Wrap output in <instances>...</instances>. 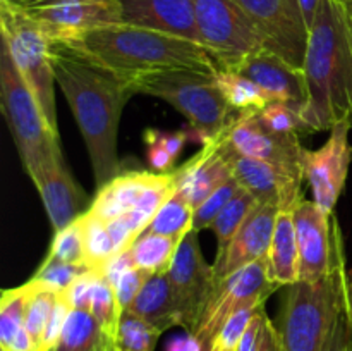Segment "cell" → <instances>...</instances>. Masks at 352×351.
Here are the masks:
<instances>
[{
    "mask_svg": "<svg viewBox=\"0 0 352 351\" xmlns=\"http://www.w3.org/2000/svg\"><path fill=\"white\" fill-rule=\"evenodd\" d=\"M50 57L55 81L74 114L88 148L95 184L102 188L122 172L117 134L124 107L136 95L133 81L65 45L52 43Z\"/></svg>",
    "mask_w": 352,
    "mask_h": 351,
    "instance_id": "1",
    "label": "cell"
},
{
    "mask_svg": "<svg viewBox=\"0 0 352 351\" xmlns=\"http://www.w3.org/2000/svg\"><path fill=\"white\" fill-rule=\"evenodd\" d=\"M306 131H330L352 120V31L346 6L322 0L309 28L305 65Z\"/></svg>",
    "mask_w": 352,
    "mask_h": 351,
    "instance_id": "2",
    "label": "cell"
},
{
    "mask_svg": "<svg viewBox=\"0 0 352 351\" xmlns=\"http://www.w3.org/2000/svg\"><path fill=\"white\" fill-rule=\"evenodd\" d=\"M60 45V43H58ZM126 79L165 69L217 72L219 65L203 45L144 28L113 24L89 31L76 43L65 45Z\"/></svg>",
    "mask_w": 352,
    "mask_h": 351,
    "instance_id": "3",
    "label": "cell"
},
{
    "mask_svg": "<svg viewBox=\"0 0 352 351\" xmlns=\"http://www.w3.org/2000/svg\"><path fill=\"white\" fill-rule=\"evenodd\" d=\"M346 260L318 281L289 286L277 330L280 351H325L337 322L347 310Z\"/></svg>",
    "mask_w": 352,
    "mask_h": 351,
    "instance_id": "4",
    "label": "cell"
},
{
    "mask_svg": "<svg viewBox=\"0 0 352 351\" xmlns=\"http://www.w3.org/2000/svg\"><path fill=\"white\" fill-rule=\"evenodd\" d=\"M134 93L157 96L188 119L189 138L206 145L236 117L215 83V72L165 69L133 79Z\"/></svg>",
    "mask_w": 352,
    "mask_h": 351,
    "instance_id": "5",
    "label": "cell"
},
{
    "mask_svg": "<svg viewBox=\"0 0 352 351\" xmlns=\"http://www.w3.org/2000/svg\"><path fill=\"white\" fill-rule=\"evenodd\" d=\"M0 105L30 178L47 165L64 160L58 134L48 124L6 45L0 48Z\"/></svg>",
    "mask_w": 352,
    "mask_h": 351,
    "instance_id": "6",
    "label": "cell"
},
{
    "mask_svg": "<svg viewBox=\"0 0 352 351\" xmlns=\"http://www.w3.org/2000/svg\"><path fill=\"white\" fill-rule=\"evenodd\" d=\"M0 33L2 45H6L14 64L33 92L50 127L58 134L54 88L57 81L50 57V38L26 9L10 0H0Z\"/></svg>",
    "mask_w": 352,
    "mask_h": 351,
    "instance_id": "7",
    "label": "cell"
},
{
    "mask_svg": "<svg viewBox=\"0 0 352 351\" xmlns=\"http://www.w3.org/2000/svg\"><path fill=\"white\" fill-rule=\"evenodd\" d=\"M201 43L220 69L236 71L250 55L263 48L236 0H189Z\"/></svg>",
    "mask_w": 352,
    "mask_h": 351,
    "instance_id": "8",
    "label": "cell"
},
{
    "mask_svg": "<svg viewBox=\"0 0 352 351\" xmlns=\"http://www.w3.org/2000/svg\"><path fill=\"white\" fill-rule=\"evenodd\" d=\"M278 289L267 275V262H254L223 281L215 282L203 312L192 329V336L203 350L220 332L227 320L244 306L265 305L267 298Z\"/></svg>",
    "mask_w": 352,
    "mask_h": 351,
    "instance_id": "9",
    "label": "cell"
},
{
    "mask_svg": "<svg viewBox=\"0 0 352 351\" xmlns=\"http://www.w3.org/2000/svg\"><path fill=\"white\" fill-rule=\"evenodd\" d=\"M253 24L265 50L302 71L309 28L299 0H236Z\"/></svg>",
    "mask_w": 352,
    "mask_h": 351,
    "instance_id": "10",
    "label": "cell"
},
{
    "mask_svg": "<svg viewBox=\"0 0 352 351\" xmlns=\"http://www.w3.org/2000/svg\"><path fill=\"white\" fill-rule=\"evenodd\" d=\"M222 136L237 153L267 162L294 178L305 179L302 158L306 148L299 141V133L272 131L260 119V112H237L222 131Z\"/></svg>",
    "mask_w": 352,
    "mask_h": 351,
    "instance_id": "11",
    "label": "cell"
},
{
    "mask_svg": "<svg viewBox=\"0 0 352 351\" xmlns=\"http://www.w3.org/2000/svg\"><path fill=\"white\" fill-rule=\"evenodd\" d=\"M299 248V281H318L346 260L342 233L333 213L302 198L294 212Z\"/></svg>",
    "mask_w": 352,
    "mask_h": 351,
    "instance_id": "12",
    "label": "cell"
},
{
    "mask_svg": "<svg viewBox=\"0 0 352 351\" xmlns=\"http://www.w3.org/2000/svg\"><path fill=\"white\" fill-rule=\"evenodd\" d=\"M167 277L170 281L181 327H184L186 332H192L215 286L213 265H208L203 258L198 233L191 231L181 241L167 270Z\"/></svg>",
    "mask_w": 352,
    "mask_h": 351,
    "instance_id": "13",
    "label": "cell"
},
{
    "mask_svg": "<svg viewBox=\"0 0 352 351\" xmlns=\"http://www.w3.org/2000/svg\"><path fill=\"white\" fill-rule=\"evenodd\" d=\"M351 127L352 120L337 124L330 129L329 140L322 148L305 150V179L311 188L313 202L325 213H333L346 186L352 162Z\"/></svg>",
    "mask_w": 352,
    "mask_h": 351,
    "instance_id": "14",
    "label": "cell"
},
{
    "mask_svg": "<svg viewBox=\"0 0 352 351\" xmlns=\"http://www.w3.org/2000/svg\"><path fill=\"white\" fill-rule=\"evenodd\" d=\"M26 10L43 28L52 43L60 45L76 43L89 31L122 24L117 0H67Z\"/></svg>",
    "mask_w": 352,
    "mask_h": 351,
    "instance_id": "15",
    "label": "cell"
},
{
    "mask_svg": "<svg viewBox=\"0 0 352 351\" xmlns=\"http://www.w3.org/2000/svg\"><path fill=\"white\" fill-rule=\"evenodd\" d=\"M278 213L280 210L268 203H260L253 210L229 244L217 251L213 264L215 282L223 281L254 262L267 260Z\"/></svg>",
    "mask_w": 352,
    "mask_h": 351,
    "instance_id": "16",
    "label": "cell"
},
{
    "mask_svg": "<svg viewBox=\"0 0 352 351\" xmlns=\"http://www.w3.org/2000/svg\"><path fill=\"white\" fill-rule=\"evenodd\" d=\"M227 151H229L232 176L237 179L241 188L250 191L258 200V203L275 205L280 212H294L302 200V179L294 178L267 162L244 157L234 151L229 145Z\"/></svg>",
    "mask_w": 352,
    "mask_h": 351,
    "instance_id": "17",
    "label": "cell"
},
{
    "mask_svg": "<svg viewBox=\"0 0 352 351\" xmlns=\"http://www.w3.org/2000/svg\"><path fill=\"white\" fill-rule=\"evenodd\" d=\"M175 191L192 206L198 209L219 186L232 178L229 151L222 133L189 158L186 164L172 171Z\"/></svg>",
    "mask_w": 352,
    "mask_h": 351,
    "instance_id": "18",
    "label": "cell"
},
{
    "mask_svg": "<svg viewBox=\"0 0 352 351\" xmlns=\"http://www.w3.org/2000/svg\"><path fill=\"white\" fill-rule=\"evenodd\" d=\"M120 23L201 43L189 0H117Z\"/></svg>",
    "mask_w": 352,
    "mask_h": 351,
    "instance_id": "19",
    "label": "cell"
},
{
    "mask_svg": "<svg viewBox=\"0 0 352 351\" xmlns=\"http://www.w3.org/2000/svg\"><path fill=\"white\" fill-rule=\"evenodd\" d=\"M236 71L250 78L270 102H287L299 107L305 103L306 86L302 71L289 65L270 50L261 48L250 55Z\"/></svg>",
    "mask_w": 352,
    "mask_h": 351,
    "instance_id": "20",
    "label": "cell"
},
{
    "mask_svg": "<svg viewBox=\"0 0 352 351\" xmlns=\"http://www.w3.org/2000/svg\"><path fill=\"white\" fill-rule=\"evenodd\" d=\"M54 231L64 229L82 215L86 195L69 172L65 160L54 162L31 176Z\"/></svg>",
    "mask_w": 352,
    "mask_h": 351,
    "instance_id": "21",
    "label": "cell"
},
{
    "mask_svg": "<svg viewBox=\"0 0 352 351\" xmlns=\"http://www.w3.org/2000/svg\"><path fill=\"white\" fill-rule=\"evenodd\" d=\"M160 174L162 172L146 171L120 172L117 178L98 188L89 210L105 222L131 212L141 195L160 178Z\"/></svg>",
    "mask_w": 352,
    "mask_h": 351,
    "instance_id": "22",
    "label": "cell"
},
{
    "mask_svg": "<svg viewBox=\"0 0 352 351\" xmlns=\"http://www.w3.org/2000/svg\"><path fill=\"white\" fill-rule=\"evenodd\" d=\"M267 275L275 286H292L299 281V248L292 212H280L267 255Z\"/></svg>",
    "mask_w": 352,
    "mask_h": 351,
    "instance_id": "23",
    "label": "cell"
},
{
    "mask_svg": "<svg viewBox=\"0 0 352 351\" xmlns=\"http://www.w3.org/2000/svg\"><path fill=\"white\" fill-rule=\"evenodd\" d=\"M127 310L160 329L162 332L174 326H181L167 272L150 275L146 284L143 286L140 295Z\"/></svg>",
    "mask_w": 352,
    "mask_h": 351,
    "instance_id": "24",
    "label": "cell"
},
{
    "mask_svg": "<svg viewBox=\"0 0 352 351\" xmlns=\"http://www.w3.org/2000/svg\"><path fill=\"white\" fill-rule=\"evenodd\" d=\"M50 351H120L119 343L107 339L89 310H71L58 343Z\"/></svg>",
    "mask_w": 352,
    "mask_h": 351,
    "instance_id": "25",
    "label": "cell"
},
{
    "mask_svg": "<svg viewBox=\"0 0 352 351\" xmlns=\"http://www.w3.org/2000/svg\"><path fill=\"white\" fill-rule=\"evenodd\" d=\"M181 241L155 233H143L131 246L134 265L148 274H165L174 260Z\"/></svg>",
    "mask_w": 352,
    "mask_h": 351,
    "instance_id": "26",
    "label": "cell"
},
{
    "mask_svg": "<svg viewBox=\"0 0 352 351\" xmlns=\"http://www.w3.org/2000/svg\"><path fill=\"white\" fill-rule=\"evenodd\" d=\"M215 83L223 98L236 112H248V110L261 112L270 102L250 78L237 71L219 69L215 72Z\"/></svg>",
    "mask_w": 352,
    "mask_h": 351,
    "instance_id": "27",
    "label": "cell"
},
{
    "mask_svg": "<svg viewBox=\"0 0 352 351\" xmlns=\"http://www.w3.org/2000/svg\"><path fill=\"white\" fill-rule=\"evenodd\" d=\"M82 222V241H85V264L91 270L103 272V267L109 264L110 258L117 255L116 244L110 237L109 227L103 219L86 210L81 215Z\"/></svg>",
    "mask_w": 352,
    "mask_h": 351,
    "instance_id": "28",
    "label": "cell"
},
{
    "mask_svg": "<svg viewBox=\"0 0 352 351\" xmlns=\"http://www.w3.org/2000/svg\"><path fill=\"white\" fill-rule=\"evenodd\" d=\"M192 220H195V209L175 191L162 205L144 233L162 234L175 241H182L186 234L192 231Z\"/></svg>",
    "mask_w": 352,
    "mask_h": 351,
    "instance_id": "29",
    "label": "cell"
},
{
    "mask_svg": "<svg viewBox=\"0 0 352 351\" xmlns=\"http://www.w3.org/2000/svg\"><path fill=\"white\" fill-rule=\"evenodd\" d=\"M31 296V282L19 288L6 289L0 299V350L7 351L17 334L24 329L28 299Z\"/></svg>",
    "mask_w": 352,
    "mask_h": 351,
    "instance_id": "30",
    "label": "cell"
},
{
    "mask_svg": "<svg viewBox=\"0 0 352 351\" xmlns=\"http://www.w3.org/2000/svg\"><path fill=\"white\" fill-rule=\"evenodd\" d=\"M258 205H260L258 200L250 191L241 188V191L230 200L229 205L222 210V213L217 217L215 222L210 227L217 237L219 250H222V248L229 244V241L236 236L237 231L243 227V224L246 222L248 217L253 213V210Z\"/></svg>",
    "mask_w": 352,
    "mask_h": 351,
    "instance_id": "31",
    "label": "cell"
},
{
    "mask_svg": "<svg viewBox=\"0 0 352 351\" xmlns=\"http://www.w3.org/2000/svg\"><path fill=\"white\" fill-rule=\"evenodd\" d=\"M89 312L95 317L96 322L102 327L107 339L119 343L117 341V332H119V322L122 310H120L119 301L113 286L105 279V275H100L93 288L91 299H89Z\"/></svg>",
    "mask_w": 352,
    "mask_h": 351,
    "instance_id": "32",
    "label": "cell"
},
{
    "mask_svg": "<svg viewBox=\"0 0 352 351\" xmlns=\"http://www.w3.org/2000/svg\"><path fill=\"white\" fill-rule=\"evenodd\" d=\"M162 334L164 332L160 329L148 323L131 310H124L120 315L117 332L120 351H155Z\"/></svg>",
    "mask_w": 352,
    "mask_h": 351,
    "instance_id": "33",
    "label": "cell"
},
{
    "mask_svg": "<svg viewBox=\"0 0 352 351\" xmlns=\"http://www.w3.org/2000/svg\"><path fill=\"white\" fill-rule=\"evenodd\" d=\"M31 296L28 299L26 317H24V327L33 337L34 343L38 344L41 351V337H43L45 327L50 320L52 310H54L55 301H57L58 292L45 288L40 282L31 279Z\"/></svg>",
    "mask_w": 352,
    "mask_h": 351,
    "instance_id": "34",
    "label": "cell"
},
{
    "mask_svg": "<svg viewBox=\"0 0 352 351\" xmlns=\"http://www.w3.org/2000/svg\"><path fill=\"white\" fill-rule=\"evenodd\" d=\"M91 268L85 264H67L57 258L47 257L31 279L55 292L67 291L69 286Z\"/></svg>",
    "mask_w": 352,
    "mask_h": 351,
    "instance_id": "35",
    "label": "cell"
},
{
    "mask_svg": "<svg viewBox=\"0 0 352 351\" xmlns=\"http://www.w3.org/2000/svg\"><path fill=\"white\" fill-rule=\"evenodd\" d=\"M47 257L57 258V260L67 262V264H85L81 217L65 226L64 229L55 231Z\"/></svg>",
    "mask_w": 352,
    "mask_h": 351,
    "instance_id": "36",
    "label": "cell"
},
{
    "mask_svg": "<svg viewBox=\"0 0 352 351\" xmlns=\"http://www.w3.org/2000/svg\"><path fill=\"white\" fill-rule=\"evenodd\" d=\"M241 191V184L237 182V179L230 178L223 182L222 186L215 189L198 209L195 210V220H192V231L199 233V231L206 229V227H212V224L215 222L217 217L222 213V210L229 205L230 200Z\"/></svg>",
    "mask_w": 352,
    "mask_h": 351,
    "instance_id": "37",
    "label": "cell"
},
{
    "mask_svg": "<svg viewBox=\"0 0 352 351\" xmlns=\"http://www.w3.org/2000/svg\"><path fill=\"white\" fill-rule=\"evenodd\" d=\"M260 119L267 127L277 133H299L306 131L301 107L287 102H268L260 112Z\"/></svg>",
    "mask_w": 352,
    "mask_h": 351,
    "instance_id": "38",
    "label": "cell"
},
{
    "mask_svg": "<svg viewBox=\"0 0 352 351\" xmlns=\"http://www.w3.org/2000/svg\"><path fill=\"white\" fill-rule=\"evenodd\" d=\"M261 306L265 305L244 306L239 312L234 313V315L227 320L226 326L220 329V332L210 341V344L203 351H236L237 344H239L248 323L251 322L253 315L258 312V308H261Z\"/></svg>",
    "mask_w": 352,
    "mask_h": 351,
    "instance_id": "39",
    "label": "cell"
},
{
    "mask_svg": "<svg viewBox=\"0 0 352 351\" xmlns=\"http://www.w3.org/2000/svg\"><path fill=\"white\" fill-rule=\"evenodd\" d=\"M150 275L151 274L141 270V268L133 267L127 272H124V274L117 279V282L113 284V289H116L117 301H119V306L122 312L133 305V301L136 299V296L140 295L143 286L146 284Z\"/></svg>",
    "mask_w": 352,
    "mask_h": 351,
    "instance_id": "40",
    "label": "cell"
},
{
    "mask_svg": "<svg viewBox=\"0 0 352 351\" xmlns=\"http://www.w3.org/2000/svg\"><path fill=\"white\" fill-rule=\"evenodd\" d=\"M72 306L67 301L64 292H58L57 301H55L54 310H52L50 320H48L47 327H45L43 337H41V351H50L55 344L60 339V334L64 330L65 322H67V317L71 313Z\"/></svg>",
    "mask_w": 352,
    "mask_h": 351,
    "instance_id": "41",
    "label": "cell"
},
{
    "mask_svg": "<svg viewBox=\"0 0 352 351\" xmlns=\"http://www.w3.org/2000/svg\"><path fill=\"white\" fill-rule=\"evenodd\" d=\"M103 272L100 270H88L82 274L81 277L76 279L67 291H64L65 298L71 303L74 310H89V299H91L93 288H95L96 281L100 279Z\"/></svg>",
    "mask_w": 352,
    "mask_h": 351,
    "instance_id": "42",
    "label": "cell"
},
{
    "mask_svg": "<svg viewBox=\"0 0 352 351\" xmlns=\"http://www.w3.org/2000/svg\"><path fill=\"white\" fill-rule=\"evenodd\" d=\"M189 140L191 138H189L188 131H162L157 127H148L143 133V141H155V143L162 145L175 160Z\"/></svg>",
    "mask_w": 352,
    "mask_h": 351,
    "instance_id": "43",
    "label": "cell"
},
{
    "mask_svg": "<svg viewBox=\"0 0 352 351\" xmlns=\"http://www.w3.org/2000/svg\"><path fill=\"white\" fill-rule=\"evenodd\" d=\"M268 320L270 319H268L267 312H265V306L258 308V312L254 313L251 322L248 323L246 330H244L236 351H260L261 344H263V337H265V330H267Z\"/></svg>",
    "mask_w": 352,
    "mask_h": 351,
    "instance_id": "44",
    "label": "cell"
},
{
    "mask_svg": "<svg viewBox=\"0 0 352 351\" xmlns=\"http://www.w3.org/2000/svg\"><path fill=\"white\" fill-rule=\"evenodd\" d=\"M325 351H352V323L347 310L337 322Z\"/></svg>",
    "mask_w": 352,
    "mask_h": 351,
    "instance_id": "45",
    "label": "cell"
},
{
    "mask_svg": "<svg viewBox=\"0 0 352 351\" xmlns=\"http://www.w3.org/2000/svg\"><path fill=\"white\" fill-rule=\"evenodd\" d=\"M133 267H136V265H134L133 255H131V248H129V250L120 251V253L113 255V257L110 258L109 264L103 267V275H105L107 281L113 286L117 282V279H119L124 272H127Z\"/></svg>",
    "mask_w": 352,
    "mask_h": 351,
    "instance_id": "46",
    "label": "cell"
},
{
    "mask_svg": "<svg viewBox=\"0 0 352 351\" xmlns=\"http://www.w3.org/2000/svg\"><path fill=\"white\" fill-rule=\"evenodd\" d=\"M144 145H146V158L155 172H170L175 164V158L155 141H144Z\"/></svg>",
    "mask_w": 352,
    "mask_h": 351,
    "instance_id": "47",
    "label": "cell"
},
{
    "mask_svg": "<svg viewBox=\"0 0 352 351\" xmlns=\"http://www.w3.org/2000/svg\"><path fill=\"white\" fill-rule=\"evenodd\" d=\"M165 351H203V346L192 334L186 332L184 336L174 337V339L168 341Z\"/></svg>",
    "mask_w": 352,
    "mask_h": 351,
    "instance_id": "48",
    "label": "cell"
},
{
    "mask_svg": "<svg viewBox=\"0 0 352 351\" xmlns=\"http://www.w3.org/2000/svg\"><path fill=\"white\" fill-rule=\"evenodd\" d=\"M260 351H280V339H278V330L272 320H268L267 330H265L263 344Z\"/></svg>",
    "mask_w": 352,
    "mask_h": 351,
    "instance_id": "49",
    "label": "cell"
},
{
    "mask_svg": "<svg viewBox=\"0 0 352 351\" xmlns=\"http://www.w3.org/2000/svg\"><path fill=\"white\" fill-rule=\"evenodd\" d=\"M320 3H322V0H299V6H301L302 16H305L308 28H311L313 21H315Z\"/></svg>",
    "mask_w": 352,
    "mask_h": 351,
    "instance_id": "50",
    "label": "cell"
},
{
    "mask_svg": "<svg viewBox=\"0 0 352 351\" xmlns=\"http://www.w3.org/2000/svg\"><path fill=\"white\" fill-rule=\"evenodd\" d=\"M10 2L19 7H24V9H34V7L55 6V3L67 2V0H10Z\"/></svg>",
    "mask_w": 352,
    "mask_h": 351,
    "instance_id": "51",
    "label": "cell"
},
{
    "mask_svg": "<svg viewBox=\"0 0 352 351\" xmlns=\"http://www.w3.org/2000/svg\"><path fill=\"white\" fill-rule=\"evenodd\" d=\"M347 312H349V319L352 323V279H349V299H347Z\"/></svg>",
    "mask_w": 352,
    "mask_h": 351,
    "instance_id": "52",
    "label": "cell"
},
{
    "mask_svg": "<svg viewBox=\"0 0 352 351\" xmlns=\"http://www.w3.org/2000/svg\"><path fill=\"white\" fill-rule=\"evenodd\" d=\"M346 6V10H347V17H349V26H351V31H352V0L349 2L344 3Z\"/></svg>",
    "mask_w": 352,
    "mask_h": 351,
    "instance_id": "53",
    "label": "cell"
},
{
    "mask_svg": "<svg viewBox=\"0 0 352 351\" xmlns=\"http://www.w3.org/2000/svg\"><path fill=\"white\" fill-rule=\"evenodd\" d=\"M339 2H342V3H346V2H349V0H339Z\"/></svg>",
    "mask_w": 352,
    "mask_h": 351,
    "instance_id": "54",
    "label": "cell"
}]
</instances>
